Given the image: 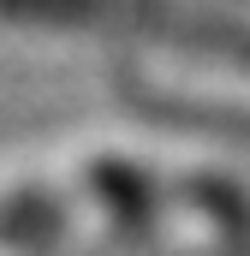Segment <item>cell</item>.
Here are the masks:
<instances>
[{
	"label": "cell",
	"instance_id": "cell-1",
	"mask_svg": "<svg viewBox=\"0 0 250 256\" xmlns=\"http://www.w3.org/2000/svg\"><path fill=\"white\" fill-rule=\"evenodd\" d=\"M0 18L18 24H60V30H167L179 42H202L220 36V24H202L167 0H0Z\"/></svg>",
	"mask_w": 250,
	"mask_h": 256
}]
</instances>
